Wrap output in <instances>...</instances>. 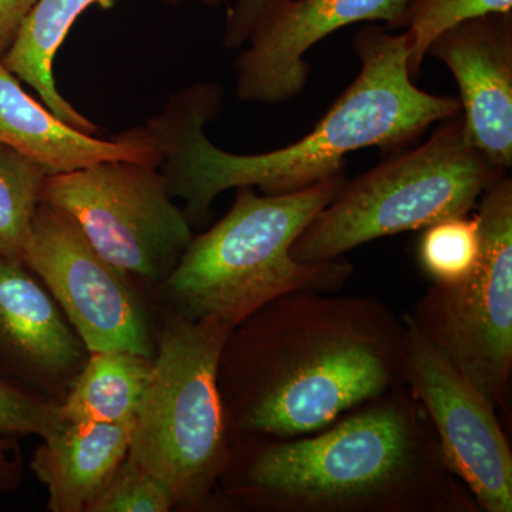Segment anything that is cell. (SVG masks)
Here are the masks:
<instances>
[{"instance_id": "obj_1", "label": "cell", "mask_w": 512, "mask_h": 512, "mask_svg": "<svg viewBox=\"0 0 512 512\" xmlns=\"http://www.w3.org/2000/svg\"><path fill=\"white\" fill-rule=\"evenodd\" d=\"M409 332L379 298L296 291L229 333L218 389L229 443L316 433L406 386Z\"/></svg>"}, {"instance_id": "obj_2", "label": "cell", "mask_w": 512, "mask_h": 512, "mask_svg": "<svg viewBox=\"0 0 512 512\" xmlns=\"http://www.w3.org/2000/svg\"><path fill=\"white\" fill-rule=\"evenodd\" d=\"M410 37L380 26L360 29L353 47L360 72L311 133L291 146L238 156L215 147L204 126L220 106L211 84L180 94L148 128L164 163L173 197L187 204L185 217H207L212 202L231 188L258 187L266 195L305 190L342 175L345 157L360 148L407 146L437 121L461 110L460 100L423 92L409 72Z\"/></svg>"}, {"instance_id": "obj_3", "label": "cell", "mask_w": 512, "mask_h": 512, "mask_svg": "<svg viewBox=\"0 0 512 512\" xmlns=\"http://www.w3.org/2000/svg\"><path fill=\"white\" fill-rule=\"evenodd\" d=\"M218 507L251 512H478L409 386L306 436L231 441Z\"/></svg>"}, {"instance_id": "obj_4", "label": "cell", "mask_w": 512, "mask_h": 512, "mask_svg": "<svg viewBox=\"0 0 512 512\" xmlns=\"http://www.w3.org/2000/svg\"><path fill=\"white\" fill-rule=\"evenodd\" d=\"M343 184L342 174L289 194L261 197L251 187L237 188L228 214L192 238L154 293L178 315L220 319L234 329L279 296L339 291L353 274L352 264L342 258L299 262L291 249Z\"/></svg>"}, {"instance_id": "obj_5", "label": "cell", "mask_w": 512, "mask_h": 512, "mask_svg": "<svg viewBox=\"0 0 512 512\" xmlns=\"http://www.w3.org/2000/svg\"><path fill=\"white\" fill-rule=\"evenodd\" d=\"M231 326L165 309L147 389L127 456L163 481L175 510L218 507L217 484L229 460L218 365Z\"/></svg>"}, {"instance_id": "obj_6", "label": "cell", "mask_w": 512, "mask_h": 512, "mask_svg": "<svg viewBox=\"0 0 512 512\" xmlns=\"http://www.w3.org/2000/svg\"><path fill=\"white\" fill-rule=\"evenodd\" d=\"M503 174L473 146L463 119L453 117L420 147L345 181L291 254L299 262L333 261L377 238L464 217Z\"/></svg>"}, {"instance_id": "obj_7", "label": "cell", "mask_w": 512, "mask_h": 512, "mask_svg": "<svg viewBox=\"0 0 512 512\" xmlns=\"http://www.w3.org/2000/svg\"><path fill=\"white\" fill-rule=\"evenodd\" d=\"M480 259L466 281L434 284L406 313L495 410H507L512 375V181L481 195Z\"/></svg>"}, {"instance_id": "obj_8", "label": "cell", "mask_w": 512, "mask_h": 512, "mask_svg": "<svg viewBox=\"0 0 512 512\" xmlns=\"http://www.w3.org/2000/svg\"><path fill=\"white\" fill-rule=\"evenodd\" d=\"M156 163L111 160L49 175L42 201L66 215L106 261L156 291L194 234Z\"/></svg>"}, {"instance_id": "obj_9", "label": "cell", "mask_w": 512, "mask_h": 512, "mask_svg": "<svg viewBox=\"0 0 512 512\" xmlns=\"http://www.w3.org/2000/svg\"><path fill=\"white\" fill-rule=\"evenodd\" d=\"M22 259L89 352L117 349L154 357L156 338L136 282L106 261L66 215L45 201L33 217Z\"/></svg>"}, {"instance_id": "obj_10", "label": "cell", "mask_w": 512, "mask_h": 512, "mask_svg": "<svg viewBox=\"0 0 512 512\" xmlns=\"http://www.w3.org/2000/svg\"><path fill=\"white\" fill-rule=\"evenodd\" d=\"M406 384L426 410L446 466L485 512L512 511V453L493 404L403 316Z\"/></svg>"}, {"instance_id": "obj_11", "label": "cell", "mask_w": 512, "mask_h": 512, "mask_svg": "<svg viewBox=\"0 0 512 512\" xmlns=\"http://www.w3.org/2000/svg\"><path fill=\"white\" fill-rule=\"evenodd\" d=\"M409 0H289L259 20L239 53L237 94L245 101L284 103L308 83L305 55L336 30L359 22L404 26Z\"/></svg>"}, {"instance_id": "obj_12", "label": "cell", "mask_w": 512, "mask_h": 512, "mask_svg": "<svg viewBox=\"0 0 512 512\" xmlns=\"http://www.w3.org/2000/svg\"><path fill=\"white\" fill-rule=\"evenodd\" d=\"M89 355L46 286L23 262L0 255V365L60 403Z\"/></svg>"}, {"instance_id": "obj_13", "label": "cell", "mask_w": 512, "mask_h": 512, "mask_svg": "<svg viewBox=\"0 0 512 512\" xmlns=\"http://www.w3.org/2000/svg\"><path fill=\"white\" fill-rule=\"evenodd\" d=\"M441 60L460 89L464 127L494 167L512 165V20L487 15L441 33L429 53Z\"/></svg>"}, {"instance_id": "obj_14", "label": "cell", "mask_w": 512, "mask_h": 512, "mask_svg": "<svg viewBox=\"0 0 512 512\" xmlns=\"http://www.w3.org/2000/svg\"><path fill=\"white\" fill-rule=\"evenodd\" d=\"M0 144L39 164L47 175L70 173L111 160L160 163L146 131L100 140L55 116L23 90L0 62Z\"/></svg>"}, {"instance_id": "obj_15", "label": "cell", "mask_w": 512, "mask_h": 512, "mask_svg": "<svg viewBox=\"0 0 512 512\" xmlns=\"http://www.w3.org/2000/svg\"><path fill=\"white\" fill-rule=\"evenodd\" d=\"M133 423H66L42 440L30 471L47 491V511L86 512L127 457Z\"/></svg>"}, {"instance_id": "obj_16", "label": "cell", "mask_w": 512, "mask_h": 512, "mask_svg": "<svg viewBox=\"0 0 512 512\" xmlns=\"http://www.w3.org/2000/svg\"><path fill=\"white\" fill-rule=\"evenodd\" d=\"M114 0H36L0 62L20 82L32 87L47 109L77 130L97 133L92 121L82 116L56 89L53 62L77 18L93 5L109 8ZM177 3L178 0H164Z\"/></svg>"}, {"instance_id": "obj_17", "label": "cell", "mask_w": 512, "mask_h": 512, "mask_svg": "<svg viewBox=\"0 0 512 512\" xmlns=\"http://www.w3.org/2000/svg\"><path fill=\"white\" fill-rule=\"evenodd\" d=\"M154 357L128 350L90 352L59 403L64 423H133Z\"/></svg>"}, {"instance_id": "obj_18", "label": "cell", "mask_w": 512, "mask_h": 512, "mask_svg": "<svg viewBox=\"0 0 512 512\" xmlns=\"http://www.w3.org/2000/svg\"><path fill=\"white\" fill-rule=\"evenodd\" d=\"M47 177L39 164L0 144V255L23 262Z\"/></svg>"}, {"instance_id": "obj_19", "label": "cell", "mask_w": 512, "mask_h": 512, "mask_svg": "<svg viewBox=\"0 0 512 512\" xmlns=\"http://www.w3.org/2000/svg\"><path fill=\"white\" fill-rule=\"evenodd\" d=\"M419 245L421 268L434 284L454 285L476 271L480 259L477 217L448 218L424 228Z\"/></svg>"}, {"instance_id": "obj_20", "label": "cell", "mask_w": 512, "mask_h": 512, "mask_svg": "<svg viewBox=\"0 0 512 512\" xmlns=\"http://www.w3.org/2000/svg\"><path fill=\"white\" fill-rule=\"evenodd\" d=\"M512 0H409L404 26L410 37L409 72L413 79L434 40L446 30L487 15H508Z\"/></svg>"}, {"instance_id": "obj_21", "label": "cell", "mask_w": 512, "mask_h": 512, "mask_svg": "<svg viewBox=\"0 0 512 512\" xmlns=\"http://www.w3.org/2000/svg\"><path fill=\"white\" fill-rule=\"evenodd\" d=\"M175 500L163 481L124 458L86 512H170Z\"/></svg>"}, {"instance_id": "obj_22", "label": "cell", "mask_w": 512, "mask_h": 512, "mask_svg": "<svg viewBox=\"0 0 512 512\" xmlns=\"http://www.w3.org/2000/svg\"><path fill=\"white\" fill-rule=\"evenodd\" d=\"M59 403L0 379V437L52 436L64 426Z\"/></svg>"}, {"instance_id": "obj_23", "label": "cell", "mask_w": 512, "mask_h": 512, "mask_svg": "<svg viewBox=\"0 0 512 512\" xmlns=\"http://www.w3.org/2000/svg\"><path fill=\"white\" fill-rule=\"evenodd\" d=\"M289 0H237L229 10L222 42L227 49H239L247 43L259 20Z\"/></svg>"}, {"instance_id": "obj_24", "label": "cell", "mask_w": 512, "mask_h": 512, "mask_svg": "<svg viewBox=\"0 0 512 512\" xmlns=\"http://www.w3.org/2000/svg\"><path fill=\"white\" fill-rule=\"evenodd\" d=\"M36 0H0V59L9 49Z\"/></svg>"}, {"instance_id": "obj_25", "label": "cell", "mask_w": 512, "mask_h": 512, "mask_svg": "<svg viewBox=\"0 0 512 512\" xmlns=\"http://www.w3.org/2000/svg\"><path fill=\"white\" fill-rule=\"evenodd\" d=\"M16 437H0V493H9L19 487L23 461Z\"/></svg>"}, {"instance_id": "obj_26", "label": "cell", "mask_w": 512, "mask_h": 512, "mask_svg": "<svg viewBox=\"0 0 512 512\" xmlns=\"http://www.w3.org/2000/svg\"><path fill=\"white\" fill-rule=\"evenodd\" d=\"M201 2L207 3V5H220L221 2H224V0H201Z\"/></svg>"}]
</instances>
